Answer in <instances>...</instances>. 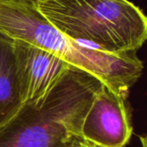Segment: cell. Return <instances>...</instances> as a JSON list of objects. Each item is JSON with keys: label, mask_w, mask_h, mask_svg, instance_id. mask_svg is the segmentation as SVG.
<instances>
[{"label": "cell", "mask_w": 147, "mask_h": 147, "mask_svg": "<svg viewBox=\"0 0 147 147\" xmlns=\"http://www.w3.org/2000/svg\"><path fill=\"white\" fill-rule=\"evenodd\" d=\"M102 84L90 72L69 65L45 95L23 102L0 127V147H71Z\"/></svg>", "instance_id": "obj_1"}, {"label": "cell", "mask_w": 147, "mask_h": 147, "mask_svg": "<svg viewBox=\"0 0 147 147\" xmlns=\"http://www.w3.org/2000/svg\"><path fill=\"white\" fill-rule=\"evenodd\" d=\"M0 34L55 54L69 65L94 75L124 98H127L130 89L143 72V63L136 53H112L82 45L52 25L34 2L0 0Z\"/></svg>", "instance_id": "obj_2"}, {"label": "cell", "mask_w": 147, "mask_h": 147, "mask_svg": "<svg viewBox=\"0 0 147 147\" xmlns=\"http://www.w3.org/2000/svg\"><path fill=\"white\" fill-rule=\"evenodd\" d=\"M37 9L69 38L112 53H136L147 38V19L128 0H42Z\"/></svg>", "instance_id": "obj_3"}, {"label": "cell", "mask_w": 147, "mask_h": 147, "mask_svg": "<svg viewBox=\"0 0 147 147\" xmlns=\"http://www.w3.org/2000/svg\"><path fill=\"white\" fill-rule=\"evenodd\" d=\"M133 132L127 98L102 84L85 114L81 136L98 147H126Z\"/></svg>", "instance_id": "obj_4"}, {"label": "cell", "mask_w": 147, "mask_h": 147, "mask_svg": "<svg viewBox=\"0 0 147 147\" xmlns=\"http://www.w3.org/2000/svg\"><path fill=\"white\" fill-rule=\"evenodd\" d=\"M23 102L41 97L69 65L55 54L22 40H13Z\"/></svg>", "instance_id": "obj_5"}, {"label": "cell", "mask_w": 147, "mask_h": 147, "mask_svg": "<svg viewBox=\"0 0 147 147\" xmlns=\"http://www.w3.org/2000/svg\"><path fill=\"white\" fill-rule=\"evenodd\" d=\"M22 103L13 40L0 34V127L15 115Z\"/></svg>", "instance_id": "obj_6"}, {"label": "cell", "mask_w": 147, "mask_h": 147, "mask_svg": "<svg viewBox=\"0 0 147 147\" xmlns=\"http://www.w3.org/2000/svg\"><path fill=\"white\" fill-rule=\"evenodd\" d=\"M71 147H98L96 145H94L93 143L86 140L85 139H84L82 136L78 137V139H76V140L74 141L73 145Z\"/></svg>", "instance_id": "obj_7"}, {"label": "cell", "mask_w": 147, "mask_h": 147, "mask_svg": "<svg viewBox=\"0 0 147 147\" xmlns=\"http://www.w3.org/2000/svg\"><path fill=\"white\" fill-rule=\"evenodd\" d=\"M139 139L140 140L141 147H147V137L146 135H140Z\"/></svg>", "instance_id": "obj_8"}, {"label": "cell", "mask_w": 147, "mask_h": 147, "mask_svg": "<svg viewBox=\"0 0 147 147\" xmlns=\"http://www.w3.org/2000/svg\"><path fill=\"white\" fill-rule=\"evenodd\" d=\"M25 1H31V2H34V3H37L39 1H42V0H25Z\"/></svg>", "instance_id": "obj_9"}]
</instances>
